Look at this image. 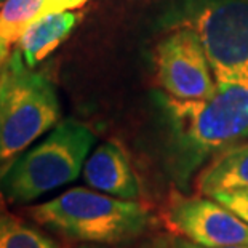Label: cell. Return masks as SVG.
<instances>
[{
    "label": "cell",
    "instance_id": "obj_1",
    "mask_svg": "<svg viewBox=\"0 0 248 248\" xmlns=\"http://www.w3.org/2000/svg\"><path fill=\"white\" fill-rule=\"evenodd\" d=\"M165 109L173 126L171 168L186 184L207 159L248 140V77L216 83L202 101L165 96Z\"/></svg>",
    "mask_w": 248,
    "mask_h": 248
},
{
    "label": "cell",
    "instance_id": "obj_2",
    "mask_svg": "<svg viewBox=\"0 0 248 248\" xmlns=\"http://www.w3.org/2000/svg\"><path fill=\"white\" fill-rule=\"evenodd\" d=\"M28 218L42 229L64 239L99 245L126 244L141 237L152 215L138 200L74 187L48 202L26 208Z\"/></svg>",
    "mask_w": 248,
    "mask_h": 248
},
{
    "label": "cell",
    "instance_id": "obj_3",
    "mask_svg": "<svg viewBox=\"0 0 248 248\" xmlns=\"http://www.w3.org/2000/svg\"><path fill=\"white\" fill-rule=\"evenodd\" d=\"M55 85L18 48L0 69V176L35 140L60 122Z\"/></svg>",
    "mask_w": 248,
    "mask_h": 248
},
{
    "label": "cell",
    "instance_id": "obj_4",
    "mask_svg": "<svg viewBox=\"0 0 248 248\" xmlns=\"http://www.w3.org/2000/svg\"><path fill=\"white\" fill-rule=\"evenodd\" d=\"M94 144V133L76 119H64L31 149L16 157L2 176L0 194L24 205L76 181Z\"/></svg>",
    "mask_w": 248,
    "mask_h": 248
},
{
    "label": "cell",
    "instance_id": "obj_5",
    "mask_svg": "<svg viewBox=\"0 0 248 248\" xmlns=\"http://www.w3.org/2000/svg\"><path fill=\"white\" fill-rule=\"evenodd\" d=\"M186 24L202 42L216 83L248 77V0L207 3Z\"/></svg>",
    "mask_w": 248,
    "mask_h": 248
},
{
    "label": "cell",
    "instance_id": "obj_6",
    "mask_svg": "<svg viewBox=\"0 0 248 248\" xmlns=\"http://www.w3.org/2000/svg\"><path fill=\"white\" fill-rule=\"evenodd\" d=\"M155 67L167 96L179 101H202L216 90V80L197 32L178 26L155 50Z\"/></svg>",
    "mask_w": 248,
    "mask_h": 248
},
{
    "label": "cell",
    "instance_id": "obj_7",
    "mask_svg": "<svg viewBox=\"0 0 248 248\" xmlns=\"http://www.w3.org/2000/svg\"><path fill=\"white\" fill-rule=\"evenodd\" d=\"M165 216L178 234L197 245H248V224L213 197L173 194Z\"/></svg>",
    "mask_w": 248,
    "mask_h": 248
},
{
    "label": "cell",
    "instance_id": "obj_8",
    "mask_svg": "<svg viewBox=\"0 0 248 248\" xmlns=\"http://www.w3.org/2000/svg\"><path fill=\"white\" fill-rule=\"evenodd\" d=\"M83 181L94 191L125 200H138L141 186L122 146L114 141L99 144L87 157Z\"/></svg>",
    "mask_w": 248,
    "mask_h": 248
},
{
    "label": "cell",
    "instance_id": "obj_9",
    "mask_svg": "<svg viewBox=\"0 0 248 248\" xmlns=\"http://www.w3.org/2000/svg\"><path fill=\"white\" fill-rule=\"evenodd\" d=\"M80 18V13L71 10V12L46 13L35 19L26 29L16 45L26 64L29 67H35L46 56L53 53L76 29Z\"/></svg>",
    "mask_w": 248,
    "mask_h": 248
},
{
    "label": "cell",
    "instance_id": "obj_10",
    "mask_svg": "<svg viewBox=\"0 0 248 248\" xmlns=\"http://www.w3.org/2000/svg\"><path fill=\"white\" fill-rule=\"evenodd\" d=\"M237 187H248V142L219 152L199 176V191L203 195Z\"/></svg>",
    "mask_w": 248,
    "mask_h": 248
},
{
    "label": "cell",
    "instance_id": "obj_11",
    "mask_svg": "<svg viewBox=\"0 0 248 248\" xmlns=\"http://www.w3.org/2000/svg\"><path fill=\"white\" fill-rule=\"evenodd\" d=\"M45 15V0H3L0 5V69L26 29Z\"/></svg>",
    "mask_w": 248,
    "mask_h": 248
},
{
    "label": "cell",
    "instance_id": "obj_12",
    "mask_svg": "<svg viewBox=\"0 0 248 248\" xmlns=\"http://www.w3.org/2000/svg\"><path fill=\"white\" fill-rule=\"evenodd\" d=\"M0 248H60L58 242L35 224L12 213L0 194Z\"/></svg>",
    "mask_w": 248,
    "mask_h": 248
},
{
    "label": "cell",
    "instance_id": "obj_13",
    "mask_svg": "<svg viewBox=\"0 0 248 248\" xmlns=\"http://www.w3.org/2000/svg\"><path fill=\"white\" fill-rule=\"evenodd\" d=\"M208 197H213L228 207L231 212H234L239 218H242L248 224V187L226 189V191L213 192Z\"/></svg>",
    "mask_w": 248,
    "mask_h": 248
},
{
    "label": "cell",
    "instance_id": "obj_14",
    "mask_svg": "<svg viewBox=\"0 0 248 248\" xmlns=\"http://www.w3.org/2000/svg\"><path fill=\"white\" fill-rule=\"evenodd\" d=\"M88 0H45V15L58 12H71L78 10L85 5Z\"/></svg>",
    "mask_w": 248,
    "mask_h": 248
},
{
    "label": "cell",
    "instance_id": "obj_15",
    "mask_svg": "<svg viewBox=\"0 0 248 248\" xmlns=\"http://www.w3.org/2000/svg\"><path fill=\"white\" fill-rule=\"evenodd\" d=\"M173 248H248V245H226V247H202L194 242L184 239V237H173L171 239Z\"/></svg>",
    "mask_w": 248,
    "mask_h": 248
},
{
    "label": "cell",
    "instance_id": "obj_16",
    "mask_svg": "<svg viewBox=\"0 0 248 248\" xmlns=\"http://www.w3.org/2000/svg\"><path fill=\"white\" fill-rule=\"evenodd\" d=\"M140 248H173V245H171V239H167V237H157V239L146 242V244Z\"/></svg>",
    "mask_w": 248,
    "mask_h": 248
},
{
    "label": "cell",
    "instance_id": "obj_17",
    "mask_svg": "<svg viewBox=\"0 0 248 248\" xmlns=\"http://www.w3.org/2000/svg\"><path fill=\"white\" fill-rule=\"evenodd\" d=\"M71 248H108V247L99 245V244H85V242H82L80 245H76V247H71Z\"/></svg>",
    "mask_w": 248,
    "mask_h": 248
},
{
    "label": "cell",
    "instance_id": "obj_18",
    "mask_svg": "<svg viewBox=\"0 0 248 248\" xmlns=\"http://www.w3.org/2000/svg\"><path fill=\"white\" fill-rule=\"evenodd\" d=\"M2 2H3V0H0V5H2Z\"/></svg>",
    "mask_w": 248,
    "mask_h": 248
}]
</instances>
